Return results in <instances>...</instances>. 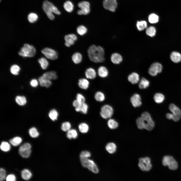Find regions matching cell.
<instances>
[{
	"mask_svg": "<svg viewBox=\"0 0 181 181\" xmlns=\"http://www.w3.org/2000/svg\"><path fill=\"white\" fill-rule=\"evenodd\" d=\"M41 53L48 59L54 60L57 59L58 57L57 52L51 48H46L42 50Z\"/></svg>",
	"mask_w": 181,
	"mask_h": 181,
	"instance_id": "obj_13",
	"label": "cell"
},
{
	"mask_svg": "<svg viewBox=\"0 0 181 181\" xmlns=\"http://www.w3.org/2000/svg\"><path fill=\"white\" fill-rule=\"evenodd\" d=\"M103 6L106 9L114 12L117 7V4L116 0H104Z\"/></svg>",
	"mask_w": 181,
	"mask_h": 181,
	"instance_id": "obj_14",
	"label": "cell"
},
{
	"mask_svg": "<svg viewBox=\"0 0 181 181\" xmlns=\"http://www.w3.org/2000/svg\"><path fill=\"white\" fill-rule=\"evenodd\" d=\"M48 115L49 117L52 120L55 121L57 119L59 114L56 110L53 109L50 111Z\"/></svg>",
	"mask_w": 181,
	"mask_h": 181,
	"instance_id": "obj_36",
	"label": "cell"
},
{
	"mask_svg": "<svg viewBox=\"0 0 181 181\" xmlns=\"http://www.w3.org/2000/svg\"><path fill=\"white\" fill-rule=\"evenodd\" d=\"M107 124L109 127L111 129H116L118 126V123L113 119H109L108 121Z\"/></svg>",
	"mask_w": 181,
	"mask_h": 181,
	"instance_id": "obj_38",
	"label": "cell"
},
{
	"mask_svg": "<svg viewBox=\"0 0 181 181\" xmlns=\"http://www.w3.org/2000/svg\"><path fill=\"white\" fill-rule=\"evenodd\" d=\"M113 110L110 106L105 105L101 108L100 115L101 117L105 119L111 118L113 115Z\"/></svg>",
	"mask_w": 181,
	"mask_h": 181,
	"instance_id": "obj_10",
	"label": "cell"
},
{
	"mask_svg": "<svg viewBox=\"0 0 181 181\" xmlns=\"http://www.w3.org/2000/svg\"><path fill=\"white\" fill-rule=\"evenodd\" d=\"M71 125L69 122L66 121L63 122L61 126V129L64 131H67L71 129Z\"/></svg>",
	"mask_w": 181,
	"mask_h": 181,
	"instance_id": "obj_48",
	"label": "cell"
},
{
	"mask_svg": "<svg viewBox=\"0 0 181 181\" xmlns=\"http://www.w3.org/2000/svg\"><path fill=\"white\" fill-rule=\"evenodd\" d=\"M156 30L155 28L153 26H150L146 28V33L148 36L153 37L155 35Z\"/></svg>",
	"mask_w": 181,
	"mask_h": 181,
	"instance_id": "obj_35",
	"label": "cell"
},
{
	"mask_svg": "<svg viewBox=\"0 0 181 181\" xmlns=\"http://www.w3.org/2000/svg\"><path fill=\"white\" fill-rule=\"evenodd\" d=\"M150 158L148 157L141 158L139 159L138 165L140 169L145 171H149L152 167Z\"/></svg>",
	"mask_w": 181,
	"mask_h": 181,
	"instance_id": "obj_7",
	"label": "cell"
},
{
	"mask_svg": "<svg viewBox=\"0 0 181 181\" xmlns=\"http://www.w3.org/2000/svg\"><path fill=\"white\" fill-rule=\"evenodd\" d=\"M87 30V28L83 25L79 26L77 27L76 29L77 33L81 36L83 35L86 34Z\"/></svg>",
	"mask_w": 181,
	"mask_h": 181,
	"instance_id": "obj_43",
	"label": "cell"
},
{
	"mask_svg": "<svg viewBox=\"0 0 181 181\" xmlns=\"http://www.w3.org/2000/svg\"><path fill=\"white\" fill-rule=\"evenodd\" d=\"M22 142V139L20 137H16L14 138L11 139L10 141V143L13 146H17L21 143Z\"/></svg>",
	"mask_w": 181,
	"mask_h": 181,
	"instance_id": "obj_44",
	"label": "cell"
},
{
	"mask_svg": "<svg viewBox=\"0 0 181 181\" xmlns=\"http://www.w3.org/2000/svg\"><path fill=\"white\" fill-rule=\"evenodd\" d=\"M127 79L132 84H137L140 80V76L138 73L135 72H132L128 75Z\"/></svg>",
	"mask_w": 181,
	"mask_h": 181,
	"instance_id": "obj_17",
	"label": "cell"
},
{
	"mask_svg": "<svg viewBox=\"0 0 181 181\" xmlns=\"http://www.w3.org/2000/svg\"><path fill=\"white\" fill-rule=\"evenodd\" d=\"M29 133L30 136L33 138H36L39 135V133L36 129L33 127L30 128L29 130Z\"/></svg>",
	"mask_w": 181,
	"mask_h": 181,
	"instance_id": "obj_47",
	"label": "cell"
},
{
	"mask_svg": "<svg viewBox=\"0 0 181 181\" xmlns=\"http://www.w3.org/2000/svg\"><path fill=\"white\" fill-rule=\"evenodd\" d=\"M89 83L86 79L81 78L79 79L78 82L79 86L81 88L83 89H87L89 85Z\"/></svg>",
	"mask_w": 181,
	"mask_h": 181,
	"instance_id": "obj_24",
	"label": "cell"
},
{
	"mask_svg": "<svg viewBox=\"0 0 181 181\" xmlns=\"http://www.w3.org/2000/svg\"><path fill=\"white\" fill-rule=\"evenodd\" d=\"M78 127L79 131L82 133H87L89 129L88 125L84 122H82L79 124Z\"/></svg>",
	"mask_w": 181,
	"mask_h": 181,
	"instance_id": "obj_37",
	"label": "cell"
},
{
	"mask_svg": "<svg viewBox=\"0 0 181 181\" xmlns=\"http://www.w3.org/2000/svg\"><path fill=\"white\" fill-rule=\"evenodd\" d=\"M27 19L29 22L33 23L37 21L38 19V17L36 14L31 13L28 15Z\"/></svg>",
	"mask_w": 181,
	"mask_h": 181,
	"instance_id": "obj_41",
	"label": "cell"
},
{
	"mask_svg": "<svg viewBox=\"0 0 181 181\" xmlns=\"http://www.w3.org/2000/svg\"><path fill=\"white\" fill-rule=\"evenodd\" d=\"M106 151L109 153L113 154L116 151L117 146L114 143L110 142L108 143L105 147Z\"/></svg>",
	"mask_w": 181,
	"mask_h": 181,
	"instance_id": "obj_25",
	"label": "cell"
},
{
	"mask_svg": "<svg viewBox=\"0 0 181 181\" xmlns=\"http://www.w3.org/2000/svg\"><path fill=\"white\" fill-rule=\"evenodd\" d=\"M38 81L40 85L42 87L49 88L52 84V82L51 80L45 78L42 76L38 78Z\"/></svg>",
	"mask_w": 181,
	"mask_h": 181,
	"instance_id": "obj_21",
	"label": "cell"
},
{
	"mask_svg": "<svg viewBox=\"0 0 181 181\" xmlns=\"http://www.w3.org/2000/svg\"><path fill=\"white\" fill-rule=\"evenodd\" d=\"M148 20L151 23L154 24L158 22L159 20V17L157 15L154 13L150 14L148 17Z\"/></svg>",
	"mask_w": 181,
	"mask_h": 181,
	"instance_id": "obj_39",
	"label": "cell"
},
{
	"mask_svg": "<svg viewBox=\"0 0 181 181\" xmlns=\"http://www.w3.org/2000/svg\"><path fill=\"white\" fill-rule=\"evenodd\" d=\"M82 56L80 53L77 52L74 53L72 56L73 62L75 64H77L80 63L82 61Z\"/></svg>",
	"mask_w": 181,
	"mask_h": 181,
	"instance_id": "obj_26",
	"label": "cell"
},
{
	"mask_svg": "<svg viewBox=\"0 0 181 181\" xmlns=\"http://www.w3.org/2000/svg\"><path fill=\"white\" fill-rule=\"evenodd\" d=\"M85 74L87 78L91 79H95L97 75L95 70L93 68L90 67L88 68L86 70Z\"/></svg>",
	"mask_w": 181,
	"mask_h": 181,
	"instance_id": "obj_18",
	"label": "cell"
},
{
	"mask_svg": "<svg viewBox=\"0 0 181 181\" xmlns=\"http://www.w3.org/2000/svg\"><path fill=\"white\" fill-rule=\"evenodd\" d=\"M88 106L85 102L82 103L78 107L75 108V110L77 112H81L83 114H86L88 111Z\"/></svg>",
	"mask_w": 181,
	"mask_h": 181,
	"instance_id": "obj_27",
	"label": "cell"
},
{
	"mask_svg": "<svg viewBox=\"0 0 181 181\" xmlns=\"http://www.w3.org/2000/svg\"><path fill=\"white\" fill-rule=\"evenodd\" d=\"M31 146L28 143H25L20 147L19 152L20 155L23 158H27L31 152Z\"/></svg>",
	"mask_w": 181,
	"mask_h": 181,
	"instance_id": "obj_9",
	"label": "cell"
},
{
	"mask_svg": "<svg viewBox=\"0 0 181 181\" xmlns=\"http://www.w3.org/2000/svg\"><path fill=\"white\" fill-rule=\"evenodd\" d=\"M30 84L31 86L36 87L38 85V82L36 79H33L30 81Z\"/></svg>",
	"mask_w": 181,
	"mask_h": 181,
	"instance_id": "obj_53",
	"label": "cell"
},
{
	"mask_svg": "<svg viewBox=\"0 0 181 181\" xmlns=\"http://www.w3.org/2000/svg\"><path fill=\"white\" fill-rule=\"evenodd\" d=\"M6 179L7 181H15L16 179L15 176L12 174L8 175Z\"/></svg>",
	"mask_w": 181,
	"mask_h": 181,
	"instance_id": "obj_52",
	"label": "cell"
},
{
	"mask_svg": "<svg viewBox=\"0 0 181 181\" xmlns=\"http://www.w3.org/2000/svg\"><path fill=\"white\" fill-rule=\"evenodd\" d=\"M91 156L90 153L87 151H82L80 155V159L88 158Z\"/></svg>",
	"mask_w": 181,
	"mask_h": 181,
	"instance_id": "obj_49",
	"label": "cell"
},
{
	"mask_svg": "<svg viewBox=\"0 0 181 181\" xmlns=\"http://www.w3.org/2000/svg\"><path fill=\"white\" fill-rule=\"evenodd\" d=\"M76 35L74 34H70L65 36L64 39L65 42L69 43L71 46L74 43L75 41L77 39Z\"/></svg>",
	"mask_w": 181,
	"mask_h": 181,
	"instance_id": "obj_19",
	"label": "cell"
},
{
	"mask_svg": "<svg viewBox=\"0 0 181 181\" xmlns=\"http://www.w3.org/2000/svg\"><path fill=\"white\" fill-rule=\"evenodd\" d=\"M38 61L42 69L45 70L47 68L49 65V63L45 58L41 57L38 60Z\"/></svg>",
	"mask_w": 181,
	"mask_h": 181,
	"instance_id": "obj_42",
	"label": "cell"
},
{
	"mask_svg": "<svg viewBox=\"0 0 181 181\" xmlns=\"http://www.w3.org/2000/svg\"><path fill=\"white\" fill-rule=\"evenodd\" d=\"M15 101L16 103L20 106H23L26 103V99L24 96H17L15 98Z\"/></svg>",
	"mask_w": 181,
	"mask_h": 181,
	"instance_id": "obj_33",
	"label": "cell"
},
{
	"mask_svg": "<svg viewBox=\"0 0 181 181\" xmlns=\"http://www.w3.org/2000/svg\"><path fill=\"white\" fill-rule=\"evenodd\" d=\"M78 6L80 9L77 12L78 15H86L90 12V5L88 2L86 1L81 2L78 3Z\"/></svg>",
	"mask_w": 181,
	"mask_h": 181,
	"instance_id": "obj_8",
	"label": "cell"
},
{
	"mask_svg": "<svg viewBox=\"0 0 181 181\" xmlns=\"http://www.w3.org/2000/svg\"><path fill=\"white\" fill-rule=\"evenodd\" d=\"M76 99L80 103H82L85 102V99L84 96L80 93H78L76 95Z\"/></svg>",
	"mask_w": 181,
	"mask_h": 181,
	"instance_id": "obj_50",
	"label": "cell"
},
{
	"mask_svg": "<svg viewBox=\"0 0 181 181\" xmlns=\"http://www.w3.org/2000/svg\"><path fill=\"white\" fill-rule=\"evenodd\" d=\"M42 76L45 78L50 80L56 79L57 77L56 72L54 71L46 72Z\"/></svg>",
	"mask_w": 181,
	"mask_h": 181,
	"instance_id": "obj_22",
	"label": "cell"
},
{
	"mask_svg": "<svg viewBox=\"0 0 181 181\" xmlns=\"http://www.w3.org/2000/svg\"><path fill=\"white\" fill-rule=\"evenodd\" d=\"M36 51L32 45L25 43L18 52L19 55L23 57H32L35 55Z\"/></svg>",
	"mask_w": 181,
	"mask_h": 181,
	"instance_id": "obj_4",
	"label": "cell"
},
{
	"mask_svg": "<svg viewBox=\"0 0 181 181\" xmlns=\"http://www.w3.org/2000/svg\"><path fill=\"white\" fill-rule=\"evenodd\" d=\"M169 108L171 113H166V118L169 120H172L175 122L179 121L181 117L180 109L173 103L170 104Z\"/></svg>",
	"mask_w": 181,
	"mask_h": 181,
	"instance_id": "obj_3",
	"label": "cell"
},
{
	"mask_svg": "<svg viewBox=\"0 0 181 181\" xmlns=\"http://www.w3.org/2000/svg\"><path fill=\"white\" fill-rule=\"evenodd\" d=\"M130 100L132 105L134 107H140L142 105L141 98L138 94L133 95L131 97Z\"/></svg>",
	"mask_w": 181,
	"mask_h": 181,
	"instance_id": "obj_16",
	"label": "cell"
},
{
	"mask_svg": "<svg viewBox=\"0 0 181 181\" xmlns=\"http://www.w3.org/2000/svg\"><path fill=\"white\" fill-rule=\"evenodd\" d=\"M154 99L156 103H161L163 102L164 100L165 97L164 95L161 93H157L154 95Z\"/></svg>",
	"mask_w": 181,
	"mask_h": 181,
	"instance_id": "obj_29",
	"label": "cell"
},
{
	"mask_svg": "<svg viewBox=\"0 0 181 181\" xmlns=\"http://www.w3.org/2000/svg\"><path fill=\"white\" fill-rule=\"evenodd\" d=\"M98 74L100 77L104 78L107 77L108 75L109 71L106 67L101 66L98 69Z\"/></svg>",
	"mask_w": 181,
	"mask_h": 181,
	"instance_id": "obj_20",
	"label": "cell"
},
{
	"mask_svg": "<svg viewBox=\"0 0 181 181\" xmlns=\"http://www.w3.org/2000/svg\"><path fill=\"white\" fill-rule=\"evenodd\" d=\"M52 3L46 0L42 4V9L48 18L51 20H54L55 18L51 7Z\"/></svg>",
	"mask_w": 181,
	"mask_h": 181,
	"instance_id": "obj_11",
	"label": "cell"
},
{
	"mask_svg": "<svg viewBox=\"0 0 181 181\" xmlns=\"http://www.w3.org/2000/svg\"><path fill=\"white\" fill-rule=\"evenodd\" d=\"M10 147V144L6 142H2L0 145L1 149L4 152H7L9 151Z\"/></svg>",
	"mask_w": 181,
	"mask_h": 181,
	"instance_id": "obj_45",
	"label": "cell"
},
{
	"mask_svg": "<svg viewBox=\"0 0 181 181\" xmlns=\"http://www.w3.org/2000/svg\"><path fill=\"white\" fill-rule=\"evenodd\" d=\"M170 57L171 60L175 63H178L181 61V55L177 52H172L170 54Z\"/></svg>",
	"mask_w": 181,
	"mask_h": 181,
	"instance_id": "obj_23",
	"label": "cell"
},
{
	"mask_svg": "<svg viewBox=\"0 0 181 181\" xmlns=\"http://www.w3.org/2000/svg\"><path fill=\"white\" fill-rule=\"evenodd\" d=\"M162 164L164 166H168L170 170H175L178 168L177 162L172 156L166 155L164 156L162 160Z\"/></svg>",
	"mask_w": 181,
	"mask_h": 181,
	"instance_id": "obj_5",
	"label": "cell"
},
{
	"mask_svg": "<svg viewBox=\"0 0 181 181\" xmlns=\"http://www.w3.org/2000/svg\"><path fill=\"white\" fill-rule=\"evenodd\" d=\"M110 60L114 64L118 65L123 61V58L120 54L117 52L112 53L110 56Z\"/></svg>",
	"mask_w": 181,
	"mask_h": 181,
	"instance_id": "obj_15",
	"label": "cell"
},
{
	"mask_svg": "<svg viewBox=\"0 0 181 181\" xmlns=\"http://www.w3.org/2000/svg\"><path fill=\"white\" fill-rule=\"evenodd\" d=\"M65 45L67 47H70L71 45L68 43L65 42Z\"/></svg>",
	"mask_w": 181,
	"mask_h": 181,
	"instance_id": "obj_55",
	"label": "cell"
},
{
	"mask_svg": "<svg viewBox=\"0 0 181 181\" xmlns=\"http://www.w3.org/2000/svg\"><path fill=\"white\" fill-rule=\"evenodd\" d=\"M138 128L140 129H145L148 131L152 130L155 127V123L150 114L147 112L143 113L141 116L136 120Z\"/></svg>",
	"mask_w": 181,
	"mask_h": 181,
	"instance_id": "obj_2",
	"label": "cell"
},
{
	"mask_svg": "<svg viewBox=\"0 0 181 181\" xmlns=\"http://www.w3.org/2000/svg\"><path fill=\"white\" fill-rule=\"evenodd\" d=\"M87 53L89 59L94 62L102 63L105 60L104 50L101 46L91 45L88 49Z\"/></svg>",
	"mask_w": 181,
	"mask_h": 181,
	"instance_id": "obj_1",
	"label": "cell"
},
{
	"mask_svg": "<svg viewBox=\"0 0 181 181\" xmlns=\"http://www.w3.org/2000/svg\"><path fill=\"white\" fill-rule=\"evenodd\" d=\"M147 23L144 20L138 21L136 24L137 28L140 31H141L147 28Z\"/></svg>",
	"mask_w": 181,
	"mask_h": 181,
	"instance_id": "obj_31",
	"label": "cell"
},
{
	"mask_svg": "<svg viewBox=\"0 0 181 181\" xmlns=\"http://www.w3.org/2000/svg\"><path fill=\"white\" fill-rule=\"evenodd\" d=\"M82 103H80L76 99L73 102L72 105L73 106L76 108L79 107Z\"/></svg>",
	"mask_w": 181,
	"mask_h": 181,
	"instance_id": "obj_54",
	"label": "cell"
},
{
	"mask_svg": "<svg viewBox=\"0 0 181 181\" xmlns=\"http://www.w3.org/2000/svg\"><path fill=\"white\" fill-rule=\"evenodd\" d=\"M63 7L65 10L67 12L71 13L73 10L74 6L71 2L69 1H67L64 3Z\"/></svg>",
	"mask_w": 181,
	"mask_h": 181,
	"instance_id": "obj_28",
	"label": "cell"
},
{
	"mask_svg": "<svg viewBox=\"0 0 181 181\" xmlns=\"http://www.w3.org/2000/svg\"><path fill=\"white\" fill-rule=\"evenodd\" d=\"M6 171L3 168L0 169V181L4 180L6 177Z\"/></svg>",
	"mask_w": 181,
	"mask_h": 181,
	"instance_id": "obj_51",
	"label": "cell"
},
{
	"mask_svg": "<svg viewBox=\"0 0 181 181\" xmlns=\"http://www.w3.org/2000/svg\"><path fill=\"white\" fill-rule=\"evenodd\" d=\"M162 69V66L160 63L155 62L150 66L148 70V72L151 76H155L158 73L161 72Z\"/></svg>",
	"mask_w": 181,
	"mask_h": 181,
	"instance_id": "obj_12",
	"label": "cell"
},
{
	"mask_svg": "<svg viewBox=\"0 0 181 181\" xmlns=\"http://www.w3.org/2000/svg\"><path fill=\"white\" fill-rule=\"evenodd\" d=\"M81 164L83 167L87 168L95 173L99 172V169L93 161L88 158L80 159Z\"/></svg>",
	"mask_w": 181,
	"mask_h": 181,
	"instance_id": "obj_6",
	"label": "cell"
},
{
	"mask_svg": "<svg viewBox=\"0 0 181 181\" xmlns=\"http://www.w3.org/2000/svg\"><path fill=\"white\" fill-rule=\"evenodd\" d=\"M32 175L31 172L28 169H24L21 172V177L25 180H27L30 179Z\"/></svg>",
	"mask_w": 181,
	"mask_h": 181,
	"instance_id": "obj_34",
	"label": "cell"
},
{
	"mask_svg": "<svg viewBox=\"0 0 181 181\" xmlns=\"http://www.w3.org/2000/svg\"><path fill=\"white\" fill-rule=\"evenodd\" d=\"M20 70V68L17 65H12L10 68V71L12 74L14 75H17L18 74Z\"/></svg>",
	"mask_w": 181,
	"mask_h": 181,
	"instance_id": "obj_46",
	"label": "cell"
},
{
	"mask_svg": "<svg viewBox=\"0 0 181 181\" xmlns=\"http://www.w3.org/2000/svg\"><path fill=\"white\" fill-rule=\"evenodd\" d=\"M94 97L96 101L99 102L103 101L105 99L104 94L100 91L97 92L95 94Z\"/></svg>",
	"mask_w": 181,
	"mask_h": 181,
	"instance_id": "obj_40",
	"label": "cell"
},
{
	"mask_svg": "<svg viewBox=\"0 0 181 181\" xmlns=\"http://www.w3.org/2000/svg\"><path fill=\"white\" fill-rule=\"evenodd\" d=\"M67 132L66 136L68 139H76L77 138L78 133L76 130L74 129H70Z\"/></svg>",
	"mask_w": 181,
	"mask_h": 181,
	"instance_id": "obj_32",
	"label": "cell"
},
{
	"mask_svg": "<svg viewBox=\"0 0 181 181\" xmlns=\"http://www.w3.org/2000/svg\"><path fill=\"white\" fill-rule=\"evenodd\" d=\"M150 84L149 81L144 77H142L140 80L139 85L141 89H145L148 87Z\"/></svg>",
	"mask_w": 181,
	"mask_h": 181,
	"instance_id": "obj_30",
	"label": "cell"
}]
</instances>
